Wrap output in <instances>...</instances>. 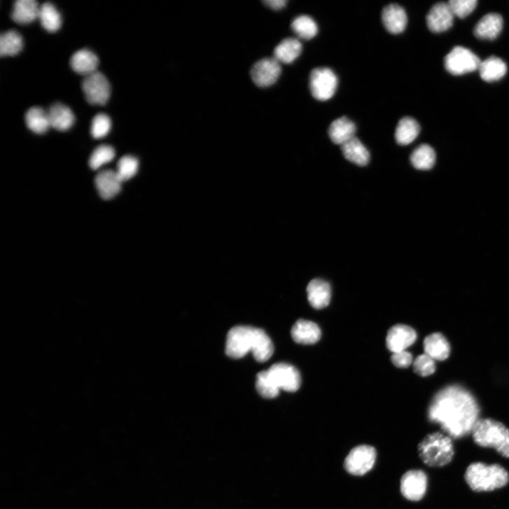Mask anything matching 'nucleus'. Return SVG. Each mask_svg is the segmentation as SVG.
Wrapping results in <instances>:
<instances>
[{
	"mask_svg": "<svg viewBox=\"0 0 509 509\" xmlns=\"http://www.w3.org/2000/svg\"><path fill=\"white\" fill-rule=\"evenodd\" d=\"M337 86V77L331 69L319 67L311 72L309 87L316 99L321 102L330 99L335 95Z\"/></svg>",
	"mask_w": 509,
	"mask_h": 509,
	"instance_id": "7",
	"label": "nucleus"
},
{
	"mask_svg": "<svg viewBox=\"0 0 509 509\" xmlns=\"http://www.w3.org/2000/svg\"><path fill=\"white\" fill-rule=\"evenodd\" d=\"M111 129V120L110 118L104 114L99 113L92 120L91 133L94 138L102 139L106 137Z\"/></svg>",
	"mask_w": 509,
	"mask_h": 509,
	"instance_id": "37",
	"label": "nucleus"
},
{
	"mask_svg": "<svg viewBox=\"0 0 509 509\" xmlns=\"http://www.w3.org/2000/svg\"><path fill=\"white\" fill-rule=\"evenodd\" d=\"M355 124L345 116L334 120L328 128V134L333 143L342 145L352 138L356 134Z\"/></svg>",
	"mask_w": 509,
	"mask_h": 509,
	"instance_id": "23",
	"label": "nucleus"
},
{
	"mask_svg": "<svg viewBox=\"0 0 509 509\" xmlns=\"http://www.w3.org/2000/svg\"><path fill=\"white\" fill-rule=\"evenodd\" d=\"M250 351L256 361L265 362L273 354V344L261 329L250 326L232 328L227 337L226 354L231 358H240Z\"/></svg>",
	"mask_w": 509,
	"mask_h": 509,
	"instance_id": "2",
	"label": "nucleus"
},
{
	"mask_svg": "<svg viewBox=\"0 0 509 509\" xmlns=\"http://www.w3.org/2000/svg\"><path fill=\"white\" fill-rule=\"evenodd\" d=\"M393 365L400 369L408 368L412 363V355L407 351L393 353L391 356Z\"/></svg>",
	"mask_w": 509,
	"mask_h": 509,
	"instance_id": "39",
	"label": "nucleus"
},
{
	"mask_svg": "<svg viewBox=\"0 0 509 509\" xmlns=\"http://www.w3.org/2000/svg\"><path fill=\"white\" fill-rule=\"evenodd\" d=\"M83 90L86 99L92 105H105L111 96V85L107 78L99 71L85 77Z\"/></svg>",
	"mask_w": 509,
	"mask_h": 509,
	"instance_id": "10",
	"label": "nucleus"
},
{
	"mask_svg": "<svg viewBox=\"0 0 509 509\" xmlns=\"http://www.w3.org/2000/svg\"><path fill=\"white\" fill-rule=\"evenodd\" d=\"M50 127L59 131L69 130L75 123V116L69 108L57 103L48 111Z\"/></svg>",
	"mask_w": 509,
	"mask_h": 509,
	"instance_id": "24",
	"label": "nucleus"
},
{
	"mask_svg": "<svg viewBox=\"0 0 509 509\" xmlns=\"http://www.w3.org/2000/svg\"><path fill=\"white\" fill-rule=\"evenodd\" d=\"M341 150L345 159L354 165L365 167L370 162L369 151L356 137L341 145Z\"/></svg>",
	"mask_w": 509,
	"mask_h": 509,
	"instance_id": "22",
	"label": "nucleus"
},
{
	"mask_svg": "<svg viewBox=\"0 0 509 509\" xmlns=\"http://www.w3.org/2000/svg\"><path fill=\"white\" fill-rule=\"evenodd\" d=\"M123 183L117 172L112 170L101 172L95 179L100 196L106 200L114 198L120 192Z\"/></svg>",
	"mask_w": 509,
	"mask_h": 509,
	"instance_id": "16",
	"label": "nucleus"
},
{
	"mask_svg": "<svg viewBox=\"0 0 509 509\" xmlns=\"http://www.w3.org/2000/svg\"><path fill=\"white\" fill-rule=\"evenodd\" d=\"M263 4L272 10L279 11L286 6L287 1L286 0H266Z\"/></svg>",
	"mask_w": 509,
	"mask_h": 509,
	"instance_id": "40",
	"label": "nucleus"
},
{
	"mask_svg": "<svg viewBox=\"0 0 509 509\" xmlns=\"http://www.w3.org/2000/svg\"><path fill=\"white\" fill-rule=\"evenodd\" d=\"M40 6L35 0H18L15 4L12 19L20 25H28L39 19Z\"/></svg>",
	"mask_w": 509,
	"mask_h": 509,
	"instance_id": "26",
	"label": "nucleus"
},
{
	"mask_svg": "<svg viewBox=\"0 0 509 509\" xmlns=\"http://www.w3.org/2000/svg\"><path fill=\"white\" fill-rule=\"evenodd\" d=\"M427 488V477L420 470H412L405 473L400 480V491L405 498L418 501L425 495Z\"/></svg>",
	"mask_w": 509,
	"mask_h": 509,
	"instance_id": "12",
	"label": "nucleus"
},
{
	"mask_svg": "<svg viewBox=\"0 0 509 509\" xmlns=\"http://www.w3.org/2000/svg\"><path fill=\"white\" fill-rule=\"evenodd\" d=\"M481 61L471 50L455 47L445 57L446 69L454 76H462L479 69Z\"/></svg>",
	"mask_w": 509,
	"mask_h": 509,
	"instance_id": "9",
	"label": "nucleus"
},
{
	"mask_svg": "<svg viewBox=\"0 0 509 509\" xmlns=\"http://www.w3.org/2000/svg\"><path fill=\"white\" fill-rule=\"evenodd\" d=\"M424 353L438 361H445L450 355L451 346L447 338L440 333L428 335L424 341Z\"/></svg>",
	"mask_w": 509,
	"mask_h": 509,
	"instance_id": "20",
	"label": "nucleus"
},
{
	"mask_svg": "<svg viewBox=\"0 0 509 509\" xmlns=\"http://www.w3.org/2000/svg\"><path fill=\"white\" fill-rule=\"evenodd\" d=\"M302 52L301 42L293 38L283 40L274 50V58L279 62L290 64L296 60Z\"/></svg>",
	"mask_w": 509,
	"mask_h": 509,
	"instance_id": "27",
	"label": "nucleus"
},
{
	"mask_svg": "<svg viewBox=\"0 0 509 509\" xmlns=\"http://www.w3.org/2000/svg\"><path fill=\"white\" fill-rule=\"evenodd\" d=\"M116 156L114 149L109 145H101L92 153L90 159V166L94 170L100 169L111 162Z\"/></svg>",
	"mask_w": 509,
	"mask_h": 509,
	"instance_id": "34",
	"label": "nucleus"
},
{
	"mask_svg": "<svg viewBox=\"0 0 509 509\" xmlns=\"http://www.w3.org/2000/svg\"><path fill=\"white\" fill-rule=\"evenodd\" d=\"M39 19L42 27L50 33L58 31L62 25L60 14L55 7L50 3L44 4L40 6Z\"/></svg>",
	"mask_w": 509,
	"mask_h": 509,
	"instance_id": "31",
	"label": "nucleus"
},
{
	"mask_svg": "<svg viewBox=\"0 0 509 509\" xmlns=\"http://www.w3.org/2000/svg\"><path fill=\"white\" fill-rule=\"evenodd\" d=\"M377 450L369 445H360L354 448L346 457L344 468L352 475L367 474L374 467L377 460Z\"/></svg>",
	"mask_w": 509,
	"mask_h": 509,
	"instance_id": "8",
	"label": "nucleus"
},
{
	"mask_svg": "<svg viewBox=\"0 0 509 509\" xmlns=\"http://www.w3.org/2000/svg\"><path fill=\"white\" fill-rule=\"evenodd\" d=\"M307 294L312 307L323 309L329 305L331 300L330 285L323 279H313L307 286Z\"/></svg>",
	"mask_w": 509,
	"mask_h": 509,
	"instance_id": "18",
	"label": "nucleus"
},
{
	"mask_svg": "<svg viewBox=\"0 0 509 509\" xmlns=\"http://www.w3.org/2000/svg\"><path fill=\"white\" fill-rule=\"evenodd\" d=\"M23 46V39L16 31H8L0 37V55L3 57L19 54Z\"/></svg>",
	"mask_w": 509,
	"mask_h": 509,
	"instance_id": "32",
	"label": "nucleus"
},
{
	"mask_svg": "<svg viewBox=\"0 0 509 509\" xmlns=\"http://www.w3.org/2000/svg\"><path fill=\"white\" fill-rule=\"evenodd\" d=\"M295 342L302 344H313L319 341L321 331L317 324L310 321L300 319L295 323L291 331Z\"/></svg>",
	"mask_w": 509,
	"mask_h": 509,
	"instance_id": "21",
	"label": "nucleus"
},
{
	"mask_svg": "<svg viewBox=\"0 0 509 509\" xmlns=\"http://www.w3.org/2000/svg\"><path fill=\"white\" fill-rule=\"evenodd\" d=\"M503 20L496 13H490L484 16L477 24L474 29L475 36L480 39L494 40L502 31Z\"/></svg>",
	"mask_w": 509,
	"mask_h": 509,
	"instance_id": "19",
	"label": "nucleus"
},
{
	"mask_svg": "<svg viewBox=\"0 0 509 509\" xmlns=\"http://www.w3.org/2000/svg\"><path fill=\"white\" fill-rule=\"evenodd\" d=\"M27 127L34 133H46L50 127L48 112L41 107H32L25 116Z\"/></svg>",
	"mask_w": 509,
	"mask_h": 509,
	"instance_id": "29",
	"label": "nucleus"
},
{
	"mask_svg": "<svg viewBox=\"0 0 509 509\" xmlns=\"http://www.w3.org/2000/svg\"><path fill=\"white\" fill-rule=\"evenodd\" d=\"M417 340V333L411 327L396 325L388 332L386 346L393 353L406 351Z\"/></svg>",
	"mask_w": 509,
	"mask_h": 509,
	"instance_id": "14",
	"label": "nucleus"
},
{
	"mask_svg": "<svg viewBox=\"0 0 509 509\" xmlns=\"http://www.w3.org/2000/svg\"><path fill=\"white\" fill-rule=\"evenodd\" d=\"M421 460L430 467H442L449 464L454 456L452 438L440 432L428 434L418 447Z\"/></svg>",
	"mask_w": 509,
	"mask_h": 509,
	"instance_id": "6",
	"label": "nucleus"
},
{
	"mask_svg": "<svg viewBox=\"0 0 509 509\" xmlns=\"http://www.w3.org/2000/svg\"><path fill=\"white\" fill-rule=\"evenodd\" d=\"M465 479L475 491H491L505 486L509 481L508 472L498 464L474 463L468 466Z\"/></svg>",
	"mask_w": 509,
	"mask_h": 509,
	"instance_id": "5",
	"label": "nucleus"
},
{
	"mask_svg": "<svg viewBox=\"0 0 509 509\" xmlns=\"http://www.w3.org/2000/svg\"><path fill=\"white\" fill-rule=\"evenodd\" d=\"M454 18L449 4L440 3L431 8L426 17V24L431 32L442 33L453 26Z\"/></svg>",
	"mask_w": 509,
	"mask_h": 509,
	"instance_id": "13",
	"label": "nucleus"
},
{
	"mask_svg": "<svg viewBox=\"0 0 509 509\" xmlns=\"http://www.w3.org/2000/svg\"><path fill=\"white\" fill-rule=\"evenodd\" d=\"M481 78L487 83L501 80L506 74L505 63L500 58L491 56L481 62L478 69Z\"/></svg>",
	"mask_w": 509,
	"mask_h": 509,
	"instance_id": "25",
	"label": "nucleus"
},
{
	"mask_svg": "<svg viewBox=\"0 0 509 509\" xmlns=\"http://www.w3.org/2000/svg\"><path fill=\"white\" fill-rule=\"evenodd\" d=\"M448 4L454 16L463 19L475 11L477 1V0H451Z\"/></svg>",
	"mask_w": 509,
	"mask_h": 509,
	"instance_id": "38",
	"label": "nucleus"
},
{
	"mask_svg": "<svg viewBox=\"0 0 509 509\" xmlns=\"http://www.w3.org/2000/svg\"><path fill=\"white\" fill-rule=\"evenodd\" d=\"M301 376L293 366L285 363H278L267 371L260 372L256 377V389L265 398L272 399L278 396L280 390L295 392L301 386Z\"/></svg>",
	"mask_w": 509,
	"mask_h": 509,
	"instance_id": "3",
	"label": "nucleus"
},
{
	"mask_svg": "<svg viewBox=\"0 0 509 509\" xmlns=\"http://www.w3.org/2000/svg\"><path fill=\"white\" fill-rule=\"evenodd\" d=\"M475 444L493 448L499 454L509 458V428L492 419H479L472 430Z\"/></svg>",
	"mask_w": 509,
	"mask_h": 509,
	"instance_id": "4",
	"label": "nucleus"
},
{
	"mask_svg": "<svg viewBox=\"0 0 509 509\" xmlns=\"http://www.w3.org/2000/svg\"><path fill=\"white\" fill-rule=\"evenodd\" d=\"M99 64L98 57L90 50L77 51L70 59V65L78 74L88 77L97 71Z\"/></svg>",
	"mask_w": 509,
	"mask_h": 509,
	"instance_id": "15",
	"label": "nucleus"
},
{
	"mask_svg": "<svg viewBox=\"0 0 509 509\" xmlns=\"http://www.w3.org/2000/svg\"><path fill=\"white\" fill-rule=\"evenodd\" d=\"M382 22L389 33L399 34L406 29L407 17L405 10L401 6L397 4H391L383 10Z\"/></svg>",
	"mask_w": 509,
	"mask_h": 509,
	"instance_id": "17",
	"label": "nucleus"
},
{
	"mask_svg": "<svg viewBox=\"0 0 509 509\" xmlns=\"http://www.w3.org/2000/svg\"><path fill=\"white\" fill-rule=\"evenodd\" d=\"M420 132L419 123L412 118H402L396 127L395 137L397 143L403 146L414 141Z\"/></svg>",
	"mask_w": 509,
	"mask_h": 509,
	"instance_id": "28",
	"label": "nucleus"
},
{
	"mask_svg": "<svg viewBox=\"0 0 509 509\" xmlns=\"http://www.w3.org/2000/svg\"><path fill=\"white\" fill-rule=\"evenodd\" d=\"M410 161L418 170H430L435 162V153L428 144H421L412 153Z\"/></svg>",
	"mask_w": 509,
	"mask_h": 509,
	"instance_id": "30",
	"label": "nucleus"
},
{
	"mask_svg": "<svg viewBox=\"0 0 509 509\" xmlns=\"http://www.w3.org/2000/svg\"><path fill=\"white\" fill-rule=\"evenodd\" d=\"M138 168L139 162L135 158L125 156L118 162L116 172L121 181L125 182L136 175Z\"/></svg>",
	"mask_w": 509,
	"mask_h": 509,
	"instance_id": "35",
	"label": "nucleus"
},
{
	"mask_svg": "<svg viewBox=\"0 0 509 509\" xmlns=\"http://www.w3.org/2000/svg\"><path fill=\"white\" fill-rule=\"evenodd\" d=\"M479 414L475 398L459 386H450L440 391L433 398L428 410L429 420L440 424L454 439L471 433Z\"/></svg>",
	"mask_w": 509,
	"mask_h": 509,
	"instance_id": "1",
	"label": "nucleus"
},
{
	"mask_svg": "<svg viewBox=\"0 0 509 509\" xmlns=\"http://www.w3.org/2000/svg\"><path fill=\"white\" fill-rule=\"evenodd\" d=\"M413 369L417 375L422 377H428L435 371V360L424 353L414 361Z\"/></svg>",
	"mask_w": 509,
	"mask_h": 509,
	"instance_id": "36",
	"label": "nucleus"
},
{
	"mask_svg": "<svg viewBox=\"0 0 509 509\" xmlns=\"http://www.w3.org/2000/svg\"><path fill=\"white\" fill-rule=\"evenodd\" d=\"M292 29L300 38L305 40L312 39L319 32L316 22L307 15H302L295 19L292 23Z\"/></svg>",
	"mask_w": 509,
	"mask_h": 509,
	"instance_id": "33",
	"label": "nucleus"
},
{
	"mask_svg": "<svg viewBox=\"0 0 509 509\" xmlns=\"http://www.w3.org/2000/svg\"><path fill=\"white\" fill-rule=\"evenodd\" d=\"M281 72L279 62L272 57L258 61L252 67L251 76L253 83L259 88L273 85L279 79Z\"/></svg>",
	"mask_w": 509,
	"mask_h": 509,
	"instance_id": "11",
	"label": "nucleus"
}]
</instances>
